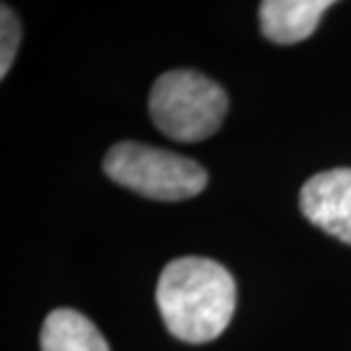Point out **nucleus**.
Listing matches in <instances>:
<instances>
[{
    "label": "nucleus",
    "mask_w": 351,
    "mask_h": 351,
    "mask_svg": "<svg viewBox=\"0 0 351 351\" xmlns=\"http://www.w3.org/2000/svg\"><path fill=\"white\" fill-rule=\"evenodd\" d=\"M156 301L165 326L182 342H210L226 331L235 311V280L208 258H178L160 274Z\"/></svg>",
    "instance_id": "nucleus-1"
},
{
    "label": "nucleus",
    "mask_w": 351,
    "mask_h": 351,
    "mask_svg": "<svg viewBox=\"0 0 351 351\" xmlns=\"http://www.w3.org/2000/svg\"><path fill=\"white\" fill-rule=\"evenodd\" d=\"M158 130L176 142H201L219 130L228 112V96L199 71L176 69L160 75L149 98Z\"/></svg>",
    "instance_id": "nucleus-2"
},
{
    "label": "nucleus",
    "mask_w": 351,
    "mask_h": 351,
    "mask_svg": "<svg viewBox=\"0 0 351 351\" xmlns=\"http://www.w3.org/2000/svg\"><path fill=\"white\" fill-rule=\"evenodd\" d=\"M103 169L121 187L158 201L192 199L208 185V171L199 162L139 142L112 146Z\"/></svg>",
    "instance_id": "nucleus-3"
},
{
    "label": "nucleus",
    "mask_w": 351,
    "mask_h": 351,
    "mask_svg": "<svg viewBox=\"0 0 351 351\" xmlns=\"http://www.w3.org/2000/svg\"><path fill=\"white\" fill-rule=\"evenodd\" d=\"M299 206L311 223L351 244V169L315 173L301 187Z\"/></svg>",
    "instance_id": "nucleus-4"
},
{
    "label": "nucleus",
    "mask_w": 351,
    "mask_h": 351,
    "mask_svg": "<svg viewBox=\"0 0 351 351\" xmlns=\"http://www.w3.org/2000/svg\"><path fill=\"white\" fill-rule=\"evenodd\" d=\"M331 7L333 0H267L261 5L263 34L280 46L299 44L317 30Z\"/></svg>",
    "instance_id": "nucleus-5"
},
{
    "label": "nucleus",
    "mask_w": 351,
    "mask_h": 351,
    "mask_svg": "<svg viewBox=\"0 0 351 351\" xmlns=\"http://www.w3.org/2000/svg\"><path fill=\"white\" fill-rule=\"evenodd\" d=\"M41 351H110V347L85 315L58 308L41 326Z\"/></svg>",
    "instance_id": "nucleus-6"
},
{
    "label": "nucleus",
    "mask_w": 351,
    "mask_h": 351,
    "mask_svg": "<svg viewBox=\"0 0 351 351\" xmlns=\"http://www.w3.org/2000/svg\"><path fill=\"white\" fill-rule=\"evenodd\" d=\"M21 44V23L12 7L3 5L0 12V78H5L12 69V62L16 58Z\"/></svg>",
    "instance_id": "nucleus-7"
}]
</instances>
